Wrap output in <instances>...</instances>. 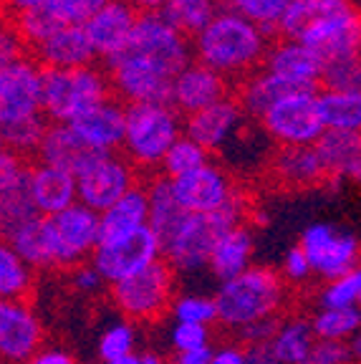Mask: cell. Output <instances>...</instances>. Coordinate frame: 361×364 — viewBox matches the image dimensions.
<instances>
[{
    "label": "cell",
    "instance_id": "6",
    "mask_svg": "<svg viewBox=\"0 0 361 364\" xmlns=\"http://www.w3.org/2000/svg\"><path fill=\"white\" fill-rule=\"evenodd\" d=\"M109 97V76L99 63L79 68H41V114L48 124H68Z\"/></svg>",
    "mask_w": 361,
    "mask_h": 364
},
{
    "label": "cell",
    "instance_id": "56",
    "mask_svg": "<svg viewBox=\"0 0 361 364\" xmlns=\"http://www.w3.org/2000/svg\"><path fill=\"white\" fill-rule=\"evenodd\" d=\"M212 349V347H210ZM210 349H200V352H187V354H175L170 359V364H208L210 362Z\"/></svg>",
    "mask_w": 361,
    "mask_h": 364
},
{
    "label": "cell",
    "instance_id": "40",
    "mask_svg": "<svg viewBox=\"0 0 361 364\" xmlns=\"http://www.w3.org/2000/svg\"><path fill=\"white\" fill-rule=\"evenodd\" d=\"M210 159L212 157H210L200 144H195L192 139H187V136L182 134L180 139L167 149V154H164L157 175L167 177V180H175V177H182V175H187V172L208 165Z\"/></svg>",
    "mask_w": 361,
    "mask_h": 364
},
{
    "label": "cell",
    "instance_id": "28",
    "mask_svg": "<svg viewBox=\"0 0 361 364\" xmlns=\"http://www.w3.org/2000/svg\"><path fill=\"white\" fill-rule=\"evenodd\" d=\"M147 228L157 238L159 250L170 243V238L177 233V228L185 223L187 213L180 208L170 188V180L162 175H152L147 182Z\"/></svg>",
    "mask_w": 361,
    "mask_h": 364
},
{
    "label": "cell",
    "instance_id": "58",
    "mask_svg": "<svg viewBox=\"0 0 361 364\" xmlns=\"http://www.w3.org/2000/svg\"><path fill=\"white\" fill-rule=\"evenodd\" d=\"M136 359H139V364H170L164 354L154 352V349H147V352L136 354Z\"/></svg>",
    "mask_w": 361,
    "mask_h": 364
},
{
    "label": "cell",
    "instance_id": "12",
    "mask_svg": "<svg viewBox=\"0 0 361 364\" xmlns=\"http://www.w3.org/2000/svg\"><path fill=\"white\" fill-rule=\"evenodd\" d=\"M41 117V66L26 53L0 68V129Z\"/></svg>",
    "mask_w": 361,
    "mask_h": 364
},
{
    "label": "cell",
    "instance_id": "48",
    "mask_svg": "<svg viewBox=\"0 0 361 364\" xmlns=\"http://www.w3.org/2000/svg\"><path fill=\"white\" fill-rule=\"evenodd\" d=\"M26 53L28 51H26V46H23L21 36L13 28L11 18L0 16V68L13 63L16 58L26 56Z\"/></svg>",
    "mask_w": 361,
    "mask_h": 364
},
{
    "label": "cell",
    "instance_id": "60",
    "mask_svg": "<svg viewBox=\"0 0 361 364\" xmlns=\"http://www.w3.org/2000/svg\"><path fill=\"white\" fill-rule=\"evenodd\" d=\"M89 364H94V362H89Z\"/></svg>",
    "mask_w": 361,
    "mask_h": 364
},
{
    "label": "cell",
    "instance_id": "37",
    "mask_svg": "<svg viewBox=\"0 0 361 364\" xmlns=\"http://www.w3.org/2000/svg\"><path fill=\"white\" fill-rule=\"evenodd\" d=\"M217 11H220L217 0H167L159 8V18L164 23H170L185 38H192L212 21Z\"/></svg>",
    "mask_w": 361,
    "mask_h": 364
},
{
    "label": "cell",
    "instance_id": "27",
    "mask_svg": "<svg viewBox=\"0 0 361 364\" xmlns=\"http://www.w3.org/2000/svg\"><path fill=\"white\" fill-rule=\"evenodd\" d=\"M323 170L331 180H361V136L359 132H323L316 144Z\"/></svg>",
    "mask_w": 361,
    "mask_h": 364
},
{
    "label": "cell",
    "instance_id": "38",
    "mask_svg": "<svg viewBox=\"0 0 361 364\" xmlns=\"http://www.w3.org/2000/svg\"><path fill=\"white\" fill-rule=\"evenodd\" d=\"M313 336L318 341H349L354 334H359L361 311L356 309H318L308 318Z\"/></svg>",
    "mask_w": 361,
    "mask_h": 364
},
{
    "label": "cell",
    "instance_id": "10",
    "mask_svg": "<svg viewBox=\"0 0 361 364\" xmlns=\"http://www.w3.org/2000/svg\"><path fill=\"white\" fill-rule=\"evenodd\" d=\"M139 185V172L119 152L102 154L81 175H76V203L94 213H104L119 198Z\"/></svg>",
    "mask_w": 361,
    "mask_h": 364
},
{
    "label": "cell",
    "instance_id": "32",
    "mask_svg": "<svg viewBox=\"0 0 361 364\" xmlns=\"http://www.w3.org/2000/svg\"><path fill=\"white\" fill-rule=\"evenodd\" d=\"M313 341H316V336L311 329L308 316L288 314V316L278 318V326L268 341V349L278 364H301L308 349L313 347Z\"/></svg>",
    "mask_w": 361,
    "mask_h": 364
},
{
    "label": "cell",
    "instance_id": "49",
    "mask_svg": "<svg viewBox=\"0 0 361 364\" xmlns=\"http://www.w3.org/2000/svg\"><path fill=\"white\" fill-rule=\"evenodd\" d=\"M281 279L286 281V284H306V281L313 276L311 273V266L308 261H306V256L301 253L298 245H293V248L288 250L286 256H283V263H281Z\"/></svg>",
    "mask_w": 361,
    "mask_h": 364
},
{
    "label": "cell",
    "instance_id": "4",
    "mask_svg": "<svg viewBox=\"0 0 361 364\" xmlns=\"http://www.w3.org/2000/svg\"><path fill=\"white\" fill-rule=\"evenodd\" d=\"M190 61V38L177 33L170 23H164L159 13H139L124 48L109 61H104V68L129 66L175 79Z\"/></svg>",
    "mask_w": 361,
    "mask_h": 364
},
{
    "label": "cell",
    "instance_id": "50",
    "mask_svg": "<svg viewBox=\"0 0 361 364\" xmlns=\"http://www.w3.org/2000/svg\"><path fill=\"white\" fill-rule=\"evenodd\" d=\"M26 170H28V162L21 154L0 147V195L6 193V190H11L26 175Z\"/></svg>",
    "mask_w": 361,
    "mask_h": 364
},
{
    "label": "cell",
    "instance_id": "39",
    "mask_svg": "<svg viewBox=\"0 0 361 364\" xmlns=\"http://www.w3.org/2000/svg\"><path fill=\"white\" fill-rule=\"evenodd\" d=\"M217 3L220 8L243 16L245 21L255 23L266 36L276 38V26L291 0H217Z\"/></svg>",
    "mask_w": 361,
    "mask_h": 364
},
{
    "label": "cell",
    "instance_id": "23",
    "mask_svg": "<svg viewBox=\"0 0 361 364\" xmlns=\"http://www.w3.org/2000/svg\"><path fill=\"white\" fill-rule=\"evenodd\" d=\"M102 154L86 147L74 129L68 124H48L41 136L38 149H36V159L41 165L58 167V170L68 172V175H81L86 167L99 159Z\"/></svg>",
    "mask_w": 361,
    "mask_h": 364
},
{
    "label": "cell",
    "instance_id": "33",
    "mask_svg": "<svg viewBox=\"0 0 361 364\" xmlns=\"http://www.w3.org/2000/svg\"><path fill=\"white\" fill-rule=\"evenodd\" d=\"M351 6H354V0H291L276 26V38L298 41L308 26L328 16H336Z\"/></svg>",
    "mask_w": 361,
    "mask_h": 364
},
{
    "label": "cell",
    "instance_id": "41",
    "mask_svg": "<svg viewBox=\"0 0 361 364\" xmlns=\"http://www.w3.org/2000/svg\"><path fill=\"white\" fill-rule=\"evenodd\" d=\"M136 341H139V334H136V326L126 318L117 321V324L107 326L99 336V362L109 364L117 362V359H124L136 354Z\"/></svg>",
    "mask_w": 361,
    "mask_h": 364
},
{
    "label": "cell",
    "instance_id": "30",
    "mask_svg": "<svg viewBox=\"0 0 361 364\" xmlns=\"http://www.w3.org/2000/svg\"><path fill=\"white\" fill-rule=\"evenodd\" d=\"M11 245L36 273L58 271V245H56V235H53V228L48 218L38 215L33 223H28V225L13 238Z\"/></svg>",
    "mask_w": 361,
    "mask_h": 364
},
{
    "label": "cell",
    "instance_id": "29",
    "mask_svg": "<svg viewBox=\"0 0 361 364\" xmlns=\"http://www.w3.org/2000/svg\"><path fill=\"white\" fill-rule=\"evenodd\" d=\"M141 228H147V188L139 182L124 198H119L112 208L99 213V243L124 238Z\"/></svg>",
    "mask_w": 361,
    "mask_h": 364
},
{
    "label": "cell",
    "instance_id": "57",
    "mask_svg": "<svg viewBox=\"0 0 361 364\" xmlns=\"http://www.w3.org/2000/svg\"><path fill=\"white\" fill-rule=\"evenodd\" d=\"M129 3L136 8V13H159V8H162L167 0H129Z\"/></svg>",
    "mask_w": 361,
    "mask_h": 364
},
{
    "label": "cell",
    "instance_id": "15",
    "mask_svg": "<svg viewBox=\"0 0 361 364\" xmlns=\"http://www.w3.org/2000/svg\"><path fill=\"white\" fill-rule=\"evenodd\" d=\"M43 339V321L28 301H0V362L23 364Z\"/></svg>",
    "mask_w": 361,
    "mask_h": 364
},
{
    "label": "cell",
    "instance_id": "45",
    "mask_svg": "<svg viewBox=\"0 0 361 364\" xmlns=\"http://www.w3.org/2000/svg\"><path fill=\"white\" fill-rule=\"evenodd\" d=\"M326 91H359L361 86V56L323 63L321 84Z\"/></svg>",
    "mask_w": 361,
    "mask_h": 364
},
{
    "label": "cell",
    "instance_id": "35",
    "mask_svg": "<svg viewBox=\"0 0 361 364\" xmlns=\"http://www.w3.org/2000/svg\"><path fill=\"white\" fill-rule=\"evenodd\" d=\"M36 218H38V210H36L33 198H31L28 170H26V175L11 190L0 195V240L13 243V238Z\"/></svg>",
    "mask_w": 361,
    "mask_h": 364
},
{
    "label": "cell",
    "instance_id": "16",
    "mask_svg": "<svg viewBox=\"0 0 361 364\" xmlns=\"http://www.w3.org/2000/svg\"><path fill=\"white\" fill-rule=\"evenodd\" d=\"M48 220L58 245V271H71L91 258L99 243V213L74 203Z\"/></svg>",
    "mask_w": 361,
    "mask_h": 364
},
{
    "label": "cell",
    "instance_id": "26",
    "mask_svg": "<svg viewBox=\"0 0 361 364\" xmlns=\"http://www.w3.org/2000/svg\"><path fill=\"white\" fill-rule=\"evenodd\" d=\"M28 190L38 215L53 218L76 203V177L58 167L28 165Z\"/></svg>",
    "mask_w": 361,
    "mask_h": 364
},
{
    "label": "cell",
    "instance_id": "55",
    "mask_svg": "<svg viewBox=\"0 0 361 364\" xmlns=\"http://www.w3.org/2000/svg\"><path fill=\"white\" fill-rule=\"evenodd\" d=\"M245 364H278V362L271 354V349H268V344H260V347H245Z\"/></svg>",
    "mask_w": 361,
    "mask_h": 364
},
{
    "label": "cell",
    "instance_id": "13",
    "mask_svg": "<svg viewBox=\"0 0 361 364\" xmlns=\"http://www.w3.org/2000/svg\"><path fill=\"white\" fill-rule=\"evenodd\" d=\"M170 188L187 215H210L220 210L240 185L225 167L210 159L208 165L170 180Z\"/></svg>",
    "mask_w": 361,
    "mask_h": 364
},
{
    "label": "cell",
    "instance_id": "61",
    "mask_svg": "<svg viewBox=\"0 0 361 364\" xmlns=\"http://www.w3.org/2000/svg\"><path fill=\"white\" fill-rule=\"evenodd\" d=\"M0 364H3V362H0Z\"/></svg>",
    "mask_w": 361,
    "mask_h": 364
},
{
    "label": "cell",
    "instance_id": "19",
    "mask_svg": "<svg viewBox=\"0 0 361 364\" xmlns=\"http://www.w3.org/2000/svg\"><path fill=\"white\" fill-rule=\"evenodd\" d=\"M232 97L230 81L217 76L215 71L205 68L203 63L190 61L180 74L172 79L170 107L182 117H190L195 112H203L210 104Z\"/></svg>",
    "mask_w": 361,
    "mask_h": 364
},
{
    "label": "cell",
    "instance_id": "17",
    "mask_svg": "<svg viewBox=\"0 0 361 364\" xmlns=\"http://www.w3.org/2000/svg\"><path fill=\"white\" fill-rule=\"evenodd\" d=\"M243 109L237 107L232 97L220 99V102L210 104L203 112H195L182 119V134L192 139L195 144L205 149L208 154L220 152L237 136V132L245 127Z\"/></svg>",
    "mask_w": 361,
    "mask_h": 364
},
{
    "label": "cell",
    "instance_id": "25",
    "mask_svg": "<svg viewBox=\"0 0 361 364\" xmlns=\"http://www.w3.org/2000/svg\"><path fill=\"white\" fill-rule=\"evenodd\" d=\"M253 256H255L253 228L248 223H240V225L225 230L220 238L215 240L208 258V271L222 284V281L235 279L237 273L248 271L253 266Z\"/></svg>",
    "mask_w": 361,
    "mask_h": 364
},
{
    "label": "cell",
    "instance_id": "51",
    "mask_svg": "<svg viewBox=\"0 0 361 364\" xmlns=\"http://www.w3.org/2000/svg\"><path fill=\"white\" fill-rule=\"evenodd\" d=\"M71 286L84 296H96L107 284H104V279L99 276V271H96L89 261H84L76 268H71Z\"/></svg>",
    "mask_w": 361,
    "mask_h": 364
},
{
    "label": "cell",
    "instance_id": "53",
    "mask_svg": "<svg viewBox=\"0 0 361 364\" xmlns=\"http://www.w3.org/2000/svg\"><path fill=\"white\" fill-rule=\"evenodd\" d=\"M23 364H79L71 352L61 347H41L38 352H33Z\"/></svg>",
    "mask_w": 361,
    "mask_h": 364
},
{
    "label": "cell",
    "instance_id": "46",
    "mask_svg": "<svg viewBox=\"0 0 361 364\" xmlns=\"http://www.w3.org/2000/svg\"><path fill=\"white\" fill-rule=\"evenodd\" d=\"M170 347L175 354L200 352L212 347V326L200 324H175L170 329Z\"/></svg>",
    "mask_w": 361,
    "mask_h": 364
},
{
    "label": "cell",
    "instance_id": "20",
    "mask_svg": "<svg viewBox=\"0 0 361 364\" xmlns=\"http://www.w3.org/2000/svg\"><path fill=\"white\" fill-rule=\"evenodd\" d=\"M136 8L129 0H109L107 6L99 8L89 21L81 26L91 43L96 61H109L124 48L131 28L136 23Z\"/></svg>",
    "mask_w": 361,
    "mask_h": 364
},
{
    "label": "cell",
    "instance_id": "1",
    "mask_svg": "<svg viewBox=\"0 0 361 364\" xmlns=\"http://www.w3.org/2000/svg\"><path fill=\"white\" fill-rule=\"evenodd\" d=\"M271 41L255 23L220 8L212 21L190 38V51L192 61L203 63L225 81H240L258 71Z\"/></svg>",
    "mask_w": 361,
    "mask_h": 364
},
{
    "label": "cell",
    "instance_id": "22",
    "mask_svg": "<svg viewBox=\"0 0 361 364\" xmlns=\"http://www.w3.org/2000/svg\"><path fill=\"white\" fill-rule=\"evenodd\" d=\"M268 175L286 190H311L328 180L316 147H278L268 159Z\"/></svg>",
    "mask_w": 361,
    "mask_h": 364
},
{
    "label": "cell",
    "instance_id": "34",
    "mask_svg": "<svg viewBox=\"0 0 361 364\" xmlns=\"http://www.w3.org/2000/svg\"><path fill=\"white\" fill-rule=\"evenodd\" d=\"M316 107L326 132H359L361 91H316Z\"/></svg>",
    "mask_w": 361,
    "mask_h": 364
},
{
    "label": "cell",
    "instance_id": "14",
    "mask_svg": "<svg viewBox=\"0 0 361 364\" xmlns=\"http://www.w3.org/2000/svg\"><path fill=\"white\" fill-rule=\"evenodd\" d=\"M301 43L316 53L323 63L341 61V58L361 56V16L359 8L351 6L346 11L328 16L313 23L301 33Z\"/></svg>",
    "mask_w": 361,
    "mask_h": 364
},
{
    "label": "cell",
    "instance_id": "42",
    "mask_svg": "<svg viewBox=\"0 0 361 364\" xmlns=\"http://www.w3.org/2000/svg\"><path fill=\"white\" fill-rule=\"evenodd\" d=\"M318 309H356L361 301V271H349L321 286L316 296Z\"/></svg>",
    "mask_w": 361,
    "mask_h": 364
},
{
    "label": "cell",
    "instance_id": "43",
    "mask_svg": "<svg viewBox=\"0 0 361 364\" xmlns=\"http://www.w3.org/2000/svg\"><path fill=\"white\" fill-rule=\"evenodd\" d=\"M170 314L175 324H200L212 326L217 324V314H215V301L208 294H180L172 299Z\"/></svg>",
    "mask_w": 361,
    "mask_h": 364
},
{
    "label": "cell",
    "instance_id": "59",
    "mask_svg": "<svg viewBox=\"0 0 361 364\" xmlns=\"http://www.w3.org/2000/svg\"><path fill=\"white\" fill-rule=\"evenodd\" d=\"M109 364H139V359H136V354H131V357L117 359V362H109Z\"/></svg>",
    "mask_w": 361,
    "mask_h": 364
},
{
    "label": "cell",
    "instance_id": "52",
    "mask_svg": "<svg viewBox=\"0 0 361 364\" xmlns=\"http://www.w3.org/2000/svg\"><path fill=\"white\" fill-rule=\"evenodd\" d=\"M281 318V316H278ZM278 318H263V321H253V324L243 326L237 334V341H243V347H260V344H268L278 326Z\"/></svg>",
    "mask_w": 361,
    "mask_h": 364
},
{
    "label": "cell",
    "instance_id": "24",
    "mask_svg": "<svg viewBox=\"0 0 361 364\" xmlns=\"http://www.w3.org/2000/svg\"><path fill=\"white\" fill-rule=\"evenodd\" d=\"M28 56L41 68H79L96 63L91 43L81 26H61L45 41L33 46Z\"/></svg>",
    "mask_w": 361,
    "mask_h": 364
},
{
    "label": "cell",
    "instance_id": "36",
    "mask_svg": "<svg viewBox=\"0 0 361 364\" xmlns=\"http://www.w3.org/2000/svg\"><path fill=\"white\" fill-rule=\"evenodd\" d=\"M36 289V271L0 240V301H28Z\"/></svg>",
    "mask_w": 361,
    "mask_h": 364
},
{
    "label": "cell",
    "instance_id": "5",
    "mask_svg": "<svg viewBox=\"0 0 361 364\" xmlns=\"http://www.w3.org/2000/svg\"><path fill=\"white\" fill-rule=\"evenodd\" d=\"M182 114L170 104H124V139L119 154L136 172H157L164 154L182 136Z\"/></svg>",
    "mask_w": 361,
    "mask_h": 364
},
{
    "label": "cell",
    "instance_id": "8",
    "mask_svg": "<svg viewBox=\"0 0 361 364\" xmlns=\"http://www.w3.org/2000/svg\"><path fill=\"white\" fill-rule=\"evenodd\" d=\"M298 248L311 266V273L323 281L339 279L344 273L359 268L361 245L356 233L318 220L303 228L298 238Z\"/></svg>",
    "mask_w": 361,
    "mask_h": 364
},
{
    "label": "cell",
    "instance_id": "18",
    "mask_svg": "<svg viewBox=\"0 0 361 364\" xmlns=\"http://www.w3.org/2000/svg\"><path fill=\"white\" fill-rule=\"evenodd\" d=\"M260 68L273 74L276 79L286 81L293 89L318 91L321 74H323V61L311 48H306L301 41L273 38L268 43V51L263 56Z\"/></svg>",
    "mask_w": 361,
    "mask_h": 364
},
{
    "label": "cell",
    "instance_id": "9",
    "mask_svg": "<svg viewBox=\"0 0 361 364\" xmlns=\"http://www.w3.org/2000/svg\"><path fill=\"white\" fill-rule=\"evenodd\" d=\"M258 122L278 147H313L326 132L318 117L316 91L308 89L278 99Z\"/></svg>",
    "mask_w": 361,
    "mask_h": 364
},
{
    "label": "cell",
    "instance_id": "11",
    "mask_svg": "<svg viewBox=\"0 0 361 364\" xmlns=\"http://www.w3.org/2000/svg\"><path fill=\"white\" fill-rule=\"evenodd\" d=\"M159 258H162V250H159L157 238L152 235L149 228H141V230L124 235V238L96 243L89 263L99 271L104 284L112 286L144 271Z\"/></svg>",
    "mask_w": 361,
    "mask_h": 364
},
{
    "label": "cell",
    "instance_id": "2",
    "mask_svg": "<svg viewBox=\"0 0 361 364\" xmlns=\"http://www.w3.org/2000/svg\"><path fill=\"white\" fill-rule=\"evenodd\" d=\"M212 301L217 324L230 331H240L253 321L283 316L288 304V284L276 268L253 263L235 279L222 281Z\"/></svg>",
    "mask_w": 361,
    "mask_h": 364
},
{
    "label": "cell",
    "instance_id": "54",
    "mask_svg": "<svg viewBox=\"0 0 361 364\" xmlns=\"http://www.w3.org/2000/svg\"><path fill=\"white\" fill-rule=\"evenodd\" d=\"M208 364H245V347L227 341L220 347L210 349V362Z\"/></svg>",
    "mask_w": 361,
    "mask_h": 364
},
{
    "label": "cell",
    "instance_id": "31",
    "mask_svg": "<svg viewBox=\"0 0 361 364\" xmlns=\"http://www.w3.org/2000/svg\"><path fill=\"white\" fill-rule=\"evenodd\" d=\"M291 91H301L288 86L286 81L276 79L273 74L258 68L253 74H248L245 79L237 81V89L232 94V99L237 102V107L243 109V114L248 119H260L278 99H283Z\"/></svg>",
    "mask_w": 361,
    "mask_h": 364
},
{
    "label": "cell",
    "instance_id": "3",
    "mask_svg": "<svg viewBox=\"0 0 361 364\" xmlns=\"http://www.w3.org/2000/svg\"><path fill=\"white\" fill-rule=\"evenodd\" d=\"M245 220H250V200L243 188H237L217 213L187 215L185 223L177 228V233L170 238V243L162 248V261L175 273L205 271L215 240Z\"/></svg>",
    "mask_w": 361,
    "mask_h": 364
},
{
    "label": "cell",
    "instance_id": "47",
    "mask_svg": "<svg viewBox=\"0 0 361 364\" xmlns=\"http://www.w3.org/2000/svg\"><path fill=\"white\" fill-rule=\"evenodd\" d=\"M301 364H354L346 341H313Z\"/></svg>",
    "mask_w": 361,
    "mask_h": 364
},
{
    "label": "cell",
    "instance_id": "44",
    "mask_svg": "<svg viewBox=\"0 0 361 364\" xmlns=\"http://www.w3.org/2000/svg\"><path fill=\"white\" fill-rule=\"evenodd\" d=\"M107 3L109 0H45L43 8H38V11H45L61 26H84Z\"/></svg>",
    "mask_w": 361,
    "mask_h": 364
},
{
    "label": "cell",
    "instance_id": "21",
    "mask_svg": "<svg viewBox=\"0 0 361 364\" xmlns=\"http://www.w3.org/2000/svg\"><path fill=\"white\" fill-rule=\"evenodd\" d=\"M86 147H91L99 154H112L122 149L124 139V104L119 99L109 97L102 104L86 109L74 122H68Z\"/></svg>",
    "mask_w": 361,
    "mask_h": 364
},
{
    "label": "cell",
    "instance_id": "7",
    "mask_svg": "<svg viewBox=\"0 0 361 364\" xmlns=\"http://www.w3.org/2000/svg\"><path fill=\"white\" fill-rule=\"evenodd\" d=\"M112 304L131 324H152L170 311L177 296V273L159 258L144 271L109 286Z\"/></svg>",
    "mask_w": 361,
    "mask_h": 364
}]
</instances>
